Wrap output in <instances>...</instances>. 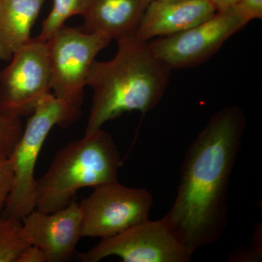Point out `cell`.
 I'll return each instance as SVG.
<instances>
[{
	"label": "cell",
	"mask_w": 262,
	"mask_h": 262,
	"mask_svg": "<svg viewBox=\"0 0 262 262\" xmlns=\"http://www.w3.org/2000/svg\"><path fill=\"white\" fill-rule=\"evenodd\" d=\"M246 127L242 108H222L208 120L186 153L177 196L163 220L190 256L225 232L229 183Z\"/></svg>",
	"instance_id": "cell-1"
},
{
	"label": "cell",
	"mask_w": 262,
	"mask_h": 262,
	"mask_svg": "<svg viewBox=\"0 0 262 262\" xmlns=\"http://www.w3.org/2000/svg\"><path fill=\"white\" fill-rule=\"evenodd\" d=\"M117 52L108 61H95L86 86L93 91L85 134L101 129L125 113L142 114L156 107L170 80L171 70L136 37L117 41Z\"/></svg>",
	"instance_id": "cell-2"
},
{
	"label": "cell",
	"mask_w": 262,
	"mask_h": 262,
	"mask_svg": "<svg viewBox=\"0 0 262 262\" xmlns=\"http://www.w3.org/2000/svg\"><path fill=\"white\" fill-rule=\"evenodd\" d=\"M120 151L101 129L85 134L60 149L50 168L36 183L35 209L53 213L65 208L77 191L117 182Z\"/></svg>",
	"instance_id": "cell-3"
},
{
	"label": "cell",
	"mask_w": 262,
	"mask_h": 262,
	"mask_svg": "<svg viewBox=\"0 0 262 262\" xmlns=\"http://www.w3.org/2000/svg\"><path fill=\"white\" fill-rule=\"evenodd\" d=\"M81 115V108L58 99L53 94L39 102L29 116L9 157L14 171V182L2 215L22 220L35 209L37 179L34 171L45 141L53 127H67L78 120Z\"/></svg>",
	"instance_id": "cell-4"
},
{
	"label": "cell",
	"mask_w": 262,
	"mask_h": 262,
	"mask_svg": "<svg viewBox=\"0 0 262 262\" xmlns=\"http://www.w3.org/2000/svg\"><path fill=\"white\" fill-rule=\"evenodd\" d=\"M111 40L81 29L62 27L46 42L53 95L81 108L90 69Z\"/></svg>",
	"instance_id": "cell-5"
},
{
	"label": "cell",
	"mask_w": 262,
	"mask_h": 262,
	"mask_svg": "<svg viewBox=\"0 0 262 262\" xmlns=\"http://www.w3.org/2000/svg\"><path fill=\"white\" fill-rule=\"evenodd\" d=\"M79 205L82 237L104 239L149 220L153 198L144 188L127 187L117 181L95 187Z\"/></svg>",
	"instance_id": "cell-6"
},
{
	"label": "cell",
	"mask_w": 262,
	"mask_h": 262,
	"mask_svg": "<svg viewBox=\"0 0 262 262\" xmlns=\"http://www.w3.org/2000/svg\"><path fill=\"white\" fill-rule=\"evenodd\" d=\"M51 91L46 42L32 38L0 72V112L9 117H29Z\"/></svg>",
	"instance_id": "cell-7"
},
{
	"label": "cell",
	"mask_w": 262,
	"mask_h": 262,
	"mask_svg": "<svg viewBox=\"0 0 262 262\" xmlns=\"http://www.w3.org/2000/svg\"><path fill=\"white\" fill-rule=\"evenodd\" d=\"M246 24L229 9L178 34L147 42L153 55L170 70L203 64Z\"/></svg>",
	"instance_id": "cell-8"
},
{
	"label": "cell",
	"mask_w": 262,
	"mask_h": 262,
	"mask_svg": "<svg viewBox=\"0 0 262 262\" xmlns=\"http://www.w3.org/2000/svg\"><path fill=\"white\" fill-rule=\"evenodd\" d=\"M110 256L124 262H188L192 257L163 219L148 220L101 239L79 258L83 262H97Z\"/></svg>",
	"instance_id": "cell-9"
},
{
	"label": "cell",
	"mask_w": 262,
	"mask_h": 262,
	"mask_svg": "<svg viewBox=\"0 0 262 262\" xmlns=\"http://www.w3.org/2000/svg\"><path fill=\"white\" fill-rule=\"evenodd\" d=\"M21 222L30 244L44 251L48 262L66 261L75 254L82 237V214L75 200L53 213L34 209Z\"/></svg>",
	"instance_id": "cell-10"
},
{
	"label": "cell",
	"mask_w": 262,
	"mask_h": 262,
	"mask_svg": "<svg viewBox=\"0 0 262 262\" xmlns=\"http://www.w3.org/2000/svg\"><path fill=\"white\" fill-rule=\"evenodd\" d=\"M209 0H152L141 19L136 37L143 42L178 34L206 21L216 13Z\"/></svg>",
	"instance_id": "cell-11"
},
{
	"label": "cell",
	"mask_w": 262,
	"mask_h": 262,
	"mask_svg": "<svg viewBox=\"0 0 262 262\" xmlns=\"http://www.w3.org/2000/svg\"><path fill=\"white\" fill-rule=\"evenodd\" d=\"M152 0H87L82 16L86 32L118 41L136 37L144 12Z\"/></svg>",
	"instance_id": "cell-12"
},
{
	"label": "cell",
	"mask_w": 262,
	"mask_h": 262,
	"mask_svg": "<svg viewBox=\"0 0 262 262\" xmlns=\"http://www.w3.org/2000/svg\"><path fill=\"white\" fill-rule=\"evenodd\" d=\"M46 0H0V61L32 39L31 32Z\"/></svg>",
	"instance_id": "cell-13"
},
{
	"label": "cell",
	"mask_w": 262,
	"mask_h": 262,
	"mask_svg": "<svg viewBox=\"0 0 262 262\" xmlns=\"http://www.w3.org/2000/svg\"><path fill=\"white\" fill-rule=\"evenodd\" d=\"M21 220L0 217V262H17L24 248L30 245Z\"/></svg>",
	"instance_id": "cell-14"
},
{
	"label": "cell",
	"mask_w": 262,
	"mask_h": 262,
	"mask_svg": "<svg viewBox=\"0 0 262 262\" xmlns=\"http://www.w3.org/2000/svg\"><path fill=\"white\" fill-rule=\"evenodd\" d=\"M87 0H54L51 13L43 21L42 29L37 37L47 42L64 27L70 17L83 13Z\"/></svg>",
	"instance_id": "cell-15"
},
{
	"label": "cell",
	"mask_w": 262,
	"mask_h": 262,
	"mask_svg": "<svg viewBox=\"0 0 262 262\" xmlns=\"http://www.w3.org/2000/svg\"><path fill=\"white\" fill-rule=\"evenodd\" d=\"M23 130L21 118L7 116L0 112V155L9 158Z\"/></svg>",
	"instance_id": "cell-16"
},
{
	"label": "cell",
	"mask_w": 262,
	"mask_h": 262,
	"mask_svg": "<svg viewBox=\"0 0 262 262\" xmlns=\"http://www.w3.org/2000/svg\"><path fill=\"white\" fill-rule=\"evenodd\" d=\"M14 182V171L8 157L0 155V217L4 211Z\"/></svg>",
	"instance_id": "cell-17"
},
{
	"label": "cell",
	"mask_w": 262,
	"mask_h": 262,
	"mask_svg": "<svg viewBox=\"0 0 262 262\" xmlns=\"http://www.w3.org/2000/svg\"><path fill=\"white\" fill-rule=\"evenodd\" d=\"M231 9L246 25L262 18V0H238Z\"/></svg>",
	"instance_id": "cell-18"
},
{
	"label": "cell",
	"mask_w": 262,
	"mask_h": 262,
	"mask_svg": "<svg viewBox=\"0 0 262 262\" xmlns=\"http://www.w3.org/2000/svg\"><path fill=\"white\" fill-rule=\"evenodd\" d=\"M17 262H48L46 253L35 245L30 244L24 248Z\"/></svg>",
	"instance_id": "cell-19"
},
{
	"label": "cell",
	"mask_w": 262,
	"mask_h": 262,
	"mask_svg": "<svg viewBox=\"0 0 262 262\" xmlns=\"http://www.w3.org/2000/svg\"><path fill=\"white\" fill-rule=\"evenodd\" d=\"M214 5L217 12L225 11L230 9L238 0H209Z\"/></svg>",
	"instance_id": "cell-20"
},
{
	"label": "cell",
	"mask_w": 262,
	"mask_h": 262,
	"mask_svg": "<svg viewBox=\"0 0 262 262\" xmlns=\"http://www.w3.org/2000/svg\"><path fill=\"white\" fill-rule=\"evenodd\" d=\"M158 1H163V2H178V1H187V0H158Z\"/></svg>",
	"instance_id": "cell-21"
}]
</instances>
